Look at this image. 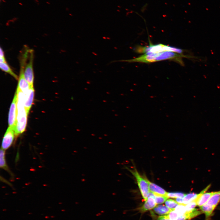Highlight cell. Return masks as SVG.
Here are the masks:
<instances>
[{"label":"cell","mask_w":220,"mask_h":220,"mask_svg":"<svg viewBox=\"0 0 220 220\" xmlns=\"http://www.w3.org/2000/svg\"><path fill=\"white\" fill-rule=\"evenodd\" d=\"M183 58H195L193 56L177 53L165 51L158 53H147L136 58L125 60L118 61L129 63L139 62L145 63H151L158 61L169 60L175 61L182 66L184 65L182 60Z\"/></svg>","instance_id":"obj_1"},{"label":"cell","mask_w":220,"mask_h":220,"mask_svg":"<svg viewBox=\"0 0 220 220\" xmlns=\"http://www.w3.org/2000/svg\"><path fill=\"white\" fill-rule=\"evenodd\" d=\"M16 93L17 100V114L16 124L14 131L15 136H17L23 133L25 130L28 114L24 107V94L17 89Z\"/></svg>","instance_id":"obj_2"},{"label":"cell","mask_w":220,"mask_h":220,"mask_svg":"<svg viewBox=\"0 0 220 220\" xmlns=\"http://www.w3.org/2000/svg\"><path fill=\"white\" fill-rule=\"evenodd\" d=\"M134 51L137 53L144 54L147 53H158L171 51L183 54V53L185 52L184 50L162 44H150L149 45L146 46H138L134 49Z\"/></svg>","instance_id":"obj_3"},{"label":"cell","mask_w":220,"mask_h":220,"mask_svg":"<svg viewBox=\"0 0 220 220\" xmlns=\"http://www.w3.org/2000/svg\"><path fill=\"white\" fill-rule=\"evenodd\" d=\"M29 50L25 52L21 59V62L24 65V77L30 85L31 87L33 86L34 79V75L33 68V53L32 50H30V57L29 61L26 63L27 57Z\"/></svg>","instance_id":"obj_4"},{"label":"cell","mask_w":220,"mask_h":220,"mask_svg":"<svg viewBox=\"0 0 220 220\" xmlns=\"http://www.w3.org/2000/svg\"><path fill=\"white\" fill-rule=\"evenodd\" d=\"M135 178L141 193L144 200L146 201L148 196L150 190L148 185L145 178H143L135 168L131 170L127 168Z\"/></svg>","instance_id":"obj_5"},{"label":"cell","mask_w":220,"mask_h":220,"mask_svg":"<svg viewBox=\"0 0 220 220\" xmlns=\"http://www.w3.org/2000/svg\"><path fill=\"white\" fill-rule=\"evenodd\" d=\"M17 96L16 93L10 108L8 119L9 127L12 128L14 130L16 127V122L17 114Z\"/></svg>","instance_id":"obj_6"},{"label":"cell","mask_w":220,"mask_h":220,"mask_svg":"<svg viewBox=\"0 0 220 220\" xmlns=\"http://www.w3.org/2000/svg\"><path fill=\"white\" fill-rule=\"evenodd\" d=\"M15 135L13 129L9 127L3 138L1 148L5 150L8 149L13 142Z\"/></svg>","instance_id":"obj_7"},{"label":"cell","mask_w":220,"mask_h":220,"mask_svg":"<svg viewBox=\"0 0 220 220\" xmlns=\"http://www.w3.org/2000/svg\"><path fill=\"white\" fill-rule=\"evenodd\" d=\"M20 74L17 89L26 95L27 94L31 86L24 77L23 64L22 63H20Z\"/></svg>","instance_id":"obj_8"},{"label":"cell","mask_w":220,"mask_h":220,"mask_svg":"<svg viewBox=\"0 0 220 220\" xmlns=\"http://www.w3.org/2000/svg\"><path fill=\"white\" fill-rule=\"evenodd\" d=\"M208 189V188L206 187L199 194H198L197 198L195 201L196 202L197 205L200 207L207 203L214 193V192L205 193Z\"/></svg>","instance_id":"obj_9"},{"label":"cell","mask_w":220,"mask_h":220,"mask_svg":"<svg viewBox=\"0 0 220 220\" xmlns=\"http://www.w3.org/2000/svg\"><path fill=\"white\" fill-rule=\"evenodd\" d=\"M156 205L154 195L153 193L150 192L147 200L140 208V211L142 213L145 212L154 208Z\"/></svg>","instance_id":"obj_10"},{"label":"cell","mask_w":220,"mask_h":220,"mask_svg":"<svg viewBox=\"0 0 220 220\" xmlns=\"http://www.w3.org/2000/svg\"><path fill=\"white\" fill-rule=\"evenodd\" d=\"M34 96V90L33 86L30 87L27 94L25 95L24 105L28 114L33 103Z\"/></svg>","instance_id":"obj_11"},{"label":"cell","mask_w":220,"mask_h":220,"mask_svg":"<svg viewBox=\"0 0 220 220\" xmlns=\"http://www.w3.org/2000/svg\"><path fill=\"white\" fill-rule=\"evenodd\" d=\"M148 182L150 191L154 194L167 196V192L158 185L149 181L145 178Z\"/></svg>","instance_id":"obj_12"},{"label":"cell","mask_w":220,"mask_h":220,"mask_svg":"<svg viewBox=\"0 0 220 220\" xmlns=\"http://www.w3.org/2000/svg\"><path fill=\"white\" fill-rule=\"evenodd\" d=\"M172 210V209L168 208L166 206L163 205H157L153 209L155 213L161 215H167Z\"/></svg>","instance_id":"obj_13"},{"label":"cell","mask_w":220,"mask_h":220,"mask_svg":"<svg viewBox=\"0 0 220 220\" xmlns=\"http://www.w3.org/2000/svg\"><path fill=\"white\" fill-rule=\"evenodd\" d=\"M220 201V191L214 192L207 203L211 205L216 207Z\"/></svg>","instance_id":"obj_14"},{"label":"cell","mask_w":220,"mask_h":220,"mask_svg":"<svg viewBox=\"0 0 220 220\" xmlns=\"http://www.w3.org/2000/svg\"><path fill=\"white\" fill-rule=\"evenodd\" d=\"M200 207L202 212L205 214L206 218L208 219L215 207L206 203Z\"/></svg>","instance_id":"obj_15"},{"label":"cell","mask_w":220,"mask_h":220,"mask_svg":"<svg viewBox=\"0 0 220 220\" xmlns=\"http://www.w3.org/2000/svg\"><path fill=\"white\" fill-rule=\"evenodd\" d=\"M0 167L1 168L10 173L5 159V150L1 148L0 151Z\"/></svg>","instance_id":"obj_16"},{"label":"cell","mask_w":220,"mask_h":220,"mask_svg":"<svg viewBox=\"0 0 220 220\" xmlns=\"http://www.w3.org/2000/svg\"><path fill=\"white\" fill-rule=\"evenodd\" d=\"M0 68L2 71L9 74L16 79H18L17 76L13 72L6 62L0 63Z\"/></svg>","instance_id":"obj_17"},{"label":"cell","mask_w":220,"mask_h":220,"mask_svg":"<svg viewBox=\"0 0 220 220\" xmlns=\"http://www.w3.org/2000/svg\"><path fill=\"white\" fill-rule=\"evenodd\" d=\"M198 196V194L194 193L185 194L183 198V204L186 205L192 201H195Z\"/></svg>","instance_id":"obj_18"},{"label":"cell","mask_w":220,"mask_h":220,"mask_svg":"<svg viewBox=\"0 0 220 220\" xmlns=\"http://www.w3.org/2000/svg\"><path fill=\"white\" fill-rule=\"evenodd\" d=\"M185 205L183 204H179L174 209L179 216L186 214V210Z\"/></svg>","instance_id":"obj_19"},{"label":"cell","mask_w":220,"mask_h":220,"mask_svg":"<svg viewBox=\"0 0 220 220\" xmlns=\"http://www.w3.org/2000/svg\"><path fill=\"white\" fill-rule=\"evenodd\" d=\"M202 213V211L198 210L197 209L195 208L190 212L186 213L185 215H186L187 220H190L201 214Z\"/></svg>","instance_id":"obj_20"},{"label":"cell","mask_w":220,"mask_h":220,"mask_svg":"<svg viewBox=\"0 0 220 220\" xmlns=\"http://www.w3.org/2000/svg\"><path fill=\"white\" fill-rule=\"evenodd\" d=\"M155 200L156 204H160L164 203L168 199L167 196L154 194Z\"/></svg>","instance_id":"obj_21"},{"label":"cell","mask_w":220,"mask_h":220,"mask_svg":"<svg viewBox=\"0 0 220 220\" xmlns=\"http://www.w3.org/2000/svg\"><path fill=\"white\" fill-rule=\"evenodd\" d=\"M165 204L167 207L172 210L174 209L179 204L176 201L171 199L167 200Z\"/></svg>","instance_id":"obj_22"},{"label":"cell","mask_w":220,"mask_h":220,"mask_svg":"<svg viewBox=\"0 0 220 220\" xmlns=\"http://www.w3.org/2000/svg\"><path fill=\"white\" fill-rule=\"evenodd\" d=\"M185 194L181 192L167 193V196L168 198H177L180 197L183 198Z\"/></svg>","instance_id":"obj_23"},{"label":"cell","mask_w":220,"mask_h":220,"mask_svg":"<svg viewBox=\"0 0 220 220\" xmlns=\"http://www.w3.org/2000/svg\"><path fill=\"white\" fill-rule=\"evenodd\" d=\"M196 205V203L195 200L192 201L186 205V213L190 212L193 210Z\"/></svg>","instance_id":"obj_24"},{"label":"cell","mask_w":220,"mask_h":220,"mask_svg":"<svg viewBox=\"0 0 220 220\" xmlns=\"http://www.w3.org/2000/svg\"><path fill=\"white\" fill-rule=\"evenodd\" d=\"M167 215L168 218L170 220H177L179 217L174 209L171 211Z\"/></svg>","instance_id":"obj_25"},{"label":"cell","mask_w":220,"mask_h":220,"mask_svg":"<svg viewBox=\"0 0 220 220\" xmlns=\"http://www.w3.org/2000/svg\"><path fill=\"white\" fill-rule=\"evenodd\" d=\"M157 220H170L169 219L167 215L160 216L157 219Z\"/></svg>","instance_id":"obj_26"},{"label":"cell","mask_w":220,"mask_h":220,"mask_svg":"<svg viewBox=\"0 0 220 220\" xmlns=\"http://www.w3.org/2000/svg\"><path fill=\"white\" fill-rule=\"evenodd\" d=\"M175 201L179 204H183V198L178 197L176 198Z\"/></svg>","instance_id":"obj_27"},{"label":"cell","mask_w":220,"mask_h":220,"mask_svg":"<svg viewBox=\"0 0 220 220\" xmlns=\"http://www.w3.org/2000/svg\"><path fill=\"white\" fill-rule=\"evenodd\" d=\"M187 220V217L185 214L181 216L178 218L177 220Z\"/></svg>","instance_id":"obj_28"},{"label":"cell","mask_w":220,"mask_h":220,"mask_svg":"<svg viewBox=\"0 0 220 220\" xmlns=\"http://www.w3.org/2000/svg\"><path fill=\"white\" fill-rule=\"evenodd\" d=\"M5 57L4 53L2 49L0 48V57Z\"/></svg>","instance_id":"obj_29"},{"label":"cell","mask_w":220,"mask_h":220,"mask_svg":"<svg viewBox=\"0 0 220 220\" xmlns=\"http://www.w3.org/2000/svg\"><path fill=\"white\" fill-rule=\"evenodd\" d=\"M6 62L5 58L4 57H0V63Z\"/></svg>","instance_id":"obj_30"}]
</instances>
